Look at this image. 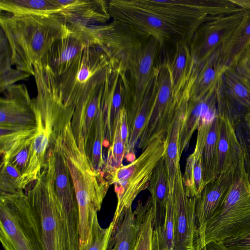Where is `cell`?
Returning <instances> with one entry per match:
<instances>
[{"label":"cell","mask_w":250,"mask_h":250,"mask_svg":"<svg viewBox=\"0 0 250 250\" xmlns=\"http://www.w3.org/2000/svg\"><path fill=\"white\" fill-rule=\"evenodd\" d=\"M235 128L244 153L246 169L250 180V140L244 130L242 119L235 123Z\"/></svg>","instance_id":"f35d334b"},{"label":"cell","mask_w":250,"mask_h":250,"mask_svg":"<svg viewBox=\"0 0 250 250\" xmlns=\"http://www.w3.org/2000/svg\"><path fill=\"white\" fill-rule=\"evenodd\" d=\"M234 68L250 82V48L244 53Z\"/></svg>","instance_id":"60d3db41"},{"label":"cell","mask_w":250,"mask_h":250,"mask_svg":"<svg viewBox=\"0 0 250 250\" xmlns=\"http://www.w3.org/2000/svg\"><path fill=\"white\" fill-rule=\"evenodd\" d=\"M0 29L10 47L13 65L33 76L53 43L70 29L57 14L15 15L1 12Z\"/></svg>","instance_id":"7a4b0ae2"},{"label":"cell","mask_w":250,"mask_h":250,"mask_svg":"<svg viewBox=\"0 0 250 250\" xmlns=\"http://www.w3.org/2000/svg\"><path fill=\"white\" fill-rule=\"evenodd\" d=\"M146 203L139 202L135 210L128 208L114 228L109 250H134Z\"/></svg>","instance_id":"d4e9b609"},{"label":"cell","mask_w":250,"mask_h":250,"mask_svg":"<svg viewBox=\"0 0 250 250\" xmlns=\"http://www.w3.org/2000/svg\"><path fill=\"white\" fill-rule=\"evenodd\" d=\"M194 63L190 78L189 98L193 100L201 99L216 89L230 67L219 49L202 63Z\"/></svg>","instance_id":"603a6c76"},{"label":"cell","mask_w":250,"mask_h":250,"mask_svg":"<svg viewBox=\"0 0 250 250\" xmlns=\"http://www.w3.org/2000/svg\"><path fill=\"white\" fill-rule=\"evenodd\" d=\"M90 44L99 47L112 68L129 72L142 43L138 36L124 24L114 21L109 24L81 28Z\"/></svg>","instance_id":"30bf717a"},{"label":"cell","mask_w":250,"mask_h":250,"mask_svg":"<svg viewBox=\"0 0 250 250\" xmlns=\"http://www.w3.org/2000/svg\"><path fill=\"white\" fill-rule=\"evenodd\" d=\"M237 6L246 11H250V0H230Z\"/></svg>","instance_id":"f6af8a7d"},{"label":"cell","mask_w":250,"mask_h":250,"mask_svg":"<svg viewBox=\"0 0 250 250\" xmlns=\"http://www.w3.org/2000/svg\"><path fill=\"white\" fill-rule=\"evenodd\" d=\"M61 7L57 13L71 30L103 25L109 21L108 1L104 0H56Z\"/></svg>","instance_id":"ac0fdd59"},{"label":"cell","mask_w":250,"mask_h":250,"mask_svg":"<svg viewBox=\"0 0 250 250\" xmlns=\"http://www.w3.org/2000/svg\"><path fill=\"white\" fill-rule=\"evenodd\" d=\"M127 148L122 139L119 116L109 146L107 157L102 171L105 178L115 170L123 166V161L126 155Z\"/></svg>","instance_id":"e575fe53"},{"label":"cell","mask_w":250,"mask_h":250,"mask_svg":"<svg viewBox=\"0 0 250 250\" xmlns=\"http://www.w3.org/2000/svg\"><path fill=\"white\" fill-rule=\"evenodd\" d=\"M219 118L218 114L210 123L203 149V178L205 186L218 176V140Z\"/></svg>","instance_id":"4dcf8cb0"},{"label":"cell","mask_w":250,"mask_h":250,"mask_svg":"<svg viewBox=\"0 0 250 250\" xmlns=\"http://www.w3.org/2000/svg\"><path fill=\"white\" fill-rule=\"evenodd\" d=\"M200 250H231L223 242L212 241L206 244Z\"/></svg>","instance_id":"7bdbcfd3"},{"label":"cell","mask_w":250,"mask_h":250,"mask_svg":"<svg viewBox=\"0 0 250 250\" xmlns=\"http://www.w3.org/2000/svg\"><path fill=\"white\" fill-rule=\"evenodd\" d=\"M156 80V66L153 76L147 87L144 99L132 116L127 119L129 138L125 158L129 162L135 159L134 150L150 113L153 101Z\"/></svg>","instance_id":"4316f807"},{"label":"cell","mask_w":250,"mask_h":250,"mask_svg":"<svg viewBox=\"0 0 250 250\" xmlns=\"http://www.w3.org/2000/svg\"><path fill=\"white\" fill-rule=\"evenodd\" d=\"M0 99V135L25 132L37 127L33 99L25 84L12 85Z\"/></svg>","instance_id":"5bb4252c"},{"label":"cell","mask_w":250,"mask_h":250,"mask_svg":"<svg viewBox=\"0 0 250 250\" xmlns=\"http://www.w3.org/2000/svg\"><path fill=\"white\" fill-rule=\"evenodd\" d=\"M167 143V137L154 140L143 149L139 157L105 177L110 185H113L117 197L112 220L114 228L121 216L132 207L137 196L148 188L155 167L166 153Z\"/></svg>","instance_id":"8992f818"},{"label":"cell","mask_w":250,"mask_h":250,"mask_svg":"<svg viewBox=\"0 0 250 250\" xmlns=\"http://www.w3.org/2000/svg\"><path fill=\"white\" fill-rule=\"evenodd\" d=\"M109 13L114 21L124 24L137 36L152 37L160 46L166 42L188 41L184 34L153 12L133 4L130 0L108 1Z\"/></svg>","instance_id":"8fae6325"},{"label":"cell","mask_w":250,"mask_h":250,"mask_svg":"<svg viewBox=\"0 0 250 250\" xmlns=\"http://www.w3.org/2000/svg\"><path fill=\"white\" fill-rule=\"evenodd\" d=\"M249 232L250 180L242 148L232 181L218 209L205 227L198 250L211 242H224Z\"/></svg>","instance_id":"5b68a950"},{"label":"cell","mask_w":250,"mask_h":250,"mask_svg":"<svg viewBox=\"0 0 250 250\" xmlns=\"http://www.w3.org/2000/svg\"><path fill=\"white\" fill-rule=\"evenodd\" d=\"M207 133L197 131L193 152L187 159L184 174V187L188 197H197L205 187L203 178V149Z\"/></svg>","instance_id":"83f0119b"},{"label":"cell","mask_w":250,"mask_h":250,"mask_svg":"<svg viewBox=\"0 0 250 250\" xmlns=\"http://www.w3.org/2000/svg\"><path fill=\"white\" fill-rule=\"evenodd\" d=\"M22 174L8 159L2 158L0 164V193H13L23 190L21 187Z\"/></svg>","instance_id":"d590c367"},{"label":"cell","mask_w":250,"mask_h":250,"mask_svg":"<svg viewBox=\"0 0 250 250\" xmlns=\"http://www.w3.org/2000/svg\"><path fill=\"white\" fill-rule=\"evenodd\" d=\"M111 67L103 51L89 44L80 59L67 71L59 77L55 75L64 104L74 108L84 96L105 81Z\"/></svg>","instance_id":"ba28073f"},{"label":"cell","mask_w":250,"mask_h":250,"mask_svg":"<svg viewBox=\"0 0 250 250\" xmlns=\"http://www.w3.org/2000/svg\"><path fill=\"white\" fill-rule=\"evenodd\" d=\"M0 193V240L4 250H45L24 190Z\"/></svg>","instance_id":"52a82bcc"},{"label":"cell","mask_w":250,"mask_h":250,"mask_svg":"<svg viewBox=\"0 0 250 250\" xmlns=\"http://www.w3.org/2000/svg\"><path fill=\"white\" fill-rule=\"evenodd\" d=\"M30 210L45 250H70L55 189L54 159L49 147L37 179L26 188Z\"/></svg>","instance_id":"277c9868"},{"label":"cell","mask_w":250,"mask_h":250,"mask_svg":"<svg viewBox=\"0 0 250 250\" xmlns=\"http://www.w3.org/2000/svg\"><path fill=\"white\" fill-rule=\"evenodd\" d=\"M222 84L201 99L193 100L189 98L180 132L179 146L181 156L197 129L202 117L217 108L218 91Z\"/></svg>","instance_id":"cb8c5ba5"},{"label":"cell","mask_w":250,"mask_h":250,"mask_svg":"<svg viewBox=\"0 0 250 250\" xmlns=\"http://www.w3.org/2000/svg\"><path fill=\"white\" fill-rule=\"evenodd\" d=\"M89 44L82 29L71 30L53 43L42 62L46 63L54 75L59 77L80 59Z\"/></svg>","instance_id":"ffe728a7"},{"label":"cell","mask_w":250,"mask_h":250,"mask_svg":"<svg viewBox=\"0 0 250 250\" xmlns=\"http://www.w3.org/2000/svg\"><path fill=\"white\" fill-rule=\"evenodd\" d=\"M119 119L122 139L127 148L129 138V130L127 112L125 107L121 109L119 114Z\"/></svg>","instance_id":"b9f144b4"},{"label":"cell","mask_w":250,"mask_h":250,"mask_svg":"<svg viewBox=\"0 0 250 250\" xmlns=\"http://www.w3.org/2000/svg\"><path fill=\"white\" fill-rule=\"evenodd\" d=\"M169 63L174 95L178 99L190 78L195 64L187 42H175L173 59Z\"/></svg>","instance_id":"f1b7e54d"},{"label":"cell","mask_w":250,"mask_h":250,"mask_svg":"<svg viewBox=\"0 0 250 250\" xmlns=\"http://www.w3.org/2000/svg\"><path fill=\"white\" fill-rule=\"evenodd\" d=\"M0 11L15 15H52L61 8L56 0H0Z\"/></svg>","instance_id":"1f68e13d"},{"label":"cell","mask_w":250,"mask_h":250,"mask_svg":"<svg viewBox=\"0 0 250 250\" xmlns=\"http://www.w3.org/2000/svg\"><path fill=\"white\" fill-rule=\"evenodd\" d=\"M54 159V185L72 249L80 246L79 211L71 175L56 132L50 144Z\"/></svg>","instance_id":"7c38bea8"},{"label":"cell","mask_w":250,"mask_h":250,"mask_svg":"<svg viewBox=\"0 0 250 250\" xmlns=\"http://www.w3.org/2000/svg\"><path fill=\"white\" fill-rule=\"evenodd\" d=\"M33 77L37 91L33 98L37 129L29 163L22 175L21 187L23 190L39 175L53 135L69 107L63 103L55 76L46 64L36 65Z\"/></svg>","instance_id":"3957f363"},{"label":"cell","mask_w":250,"mask_h":250,"mask_svg":"<svg viewBox=\"0 0 250 250\" xmlns=\"http://www.w3.org/2000/svg\"><path fill=\"white\" fill-rule=\"evenodd\" d=\"M181 170L178 173L174 190L173 250H198L195 213L196 197H188L184 187Z\"/></svg>","instance_id":"2e32d148"},{"label":"cell","mask_w":250,"mask_h":250,"mask_svg":"<svg viewBox=\"0 0 250 250\" xmlns=\"http://www.w3.org/2000/svg\"><path fill=\"white\" fill-rule=\"evenodd\" d=\"M236 166L208 183L196 197L195 213L198 246L207 224L218 209L232 181Z\"/></svg>","instance_id":"44dd1931"},{"label":"cell","mask_w":250,"mask_h":250,"mask_svg":"<svg viewBox=\"0 0 250 250\" xmlns=\"http://www.w3.org/2000/svg\"><path fill=\"white\" fill-rule=\"evenodd\" d=\"M250 48V11L245 10L241 21L219 50L230 67H234Z\"/></svg>","instance_id":"f546056e"},{"label":"cell","mask_w":250,"mask_h":250,"mask_svg":"<svg viewBox=\"0 0 250 250\" xmlns=\"http://www.w3.org/2000/svg\"><path fill=\"white\" fill-rule=\"evenodd\" d=\"M126 73L111 67L105 81L104 106L106 141L111 144L114 130L122 108L126 107L131 99L130 88Z\"/></svg>","instance_id":"d6986e66"},{"label":"cell","mask_w":250,"mask_h":250,"mask_svg":"<svg viewBox=\"0 0 250 250\" xmlns=\"http://www.w3.org/2000/svg\"><path fill=\"white\" fill-rule=\"evenodd\" d=\"M72 115L63 119L56 131L68 167L79 211L80 250H86L89 240L93 216L99 211L110 185L103 171L94 169L85 151L79 147L72 127Z\"/></svg>","instance_id":"6da1fadb"},{"label":"cell","mask_w":250,"mask_h":250,"mask_svg":"<svg viewBox=\"0 0 250 250\" xmlns=\"http://www.w3.org/2000/svg\"><path fill=\"white\" fill-rule=\"evenodd\" d=\"M12 53L7 40L0 29V92L30 75L12 67Z\"/></svg>","instance_id":"836d02e7"},{"label":"cell","mask_w":250,"mask_h":250,"mask_svg":"<svg viewBox=\"0 0 250 250\" xmlns=\"http://www.w3.org/2000/svg\"><path fill=\"white\" fill-rule=\"evenodd\" d=\"M245 10L210 16L194 33L189 44L193 61L199 64L219 49L241 21Z\"/></svg>","instance_id":"4fadbf2b"},{"label":"cell","mask_w":250,"mask_h":250,"mask_svg":"<svg viewBox=\"0 0 250 250\" xmlns=\"http://www.w3.org/2000/svg\"><path fill=\"white\" fill-rule=\"evenodd\" d=\"M105 95V81L84 96L74 108L71 120L73 131L77 144L84 143L85 151L95 119L104 107Z\"/></svg>","instance_id":"7402d4cb"},{"label":"cell","mask_w":250,"mask_h":250,"mask_svg":"<svg viewBox=\"0 0 250 250\" xmlns=\"http://www.w3.org/2000/svg\"><path fill=\"white\" fill-rule=\"evenodd\" d=\"M159 46H161L158 41L150 37L142 44L136 54L132 67L129 72L132 82L131 99L125 108L127 119L134 113L144 99L154 73V62Z\"/></svg>","instance_id":"e0dca14e"},{"label":"cell","mask_w":250,"mask_h":250,"mask_svg":"<svg viewBox=\"0 0 250 250\" xmlns=\"http://www.w3.org/2000/svg\"><path fill=\"white\" fill-rule=\"evenodd\" d=\"M112 221L108 227L102 228L99 224L97 212L93 216L91 238L86 250H109L114 229Z\"/></svg>","instance_id":"74e56055"},{"label":"cell","mask_w":250,"mask_h":250,"mask_svg":"<svg viewBox=\"0 0 250 250\" xmlns=\"http://www.w3.org/2000/svg\"><path fill=\"white\" fill-rule=\"evenodd\" d=\"M223 87L232 100L250 111V82L234 67H230L225 73Z\"/></svg>","instance_id":"d6a6232c"},{"label":"cell","mask_w":250,"mask_h":250,"mask_svg":"<svg viewBox=\"0 0 250 250\" xmlns=\"http://www.w3.org/2000/svg\"><path fill=\"white\" fill-rule=\"evenodd\" d=\"M181 31L189 44L199 26L209 17L199 11L197 0H130Z\"/></svg>","instance_id":"9a60e30c"},{"label":"cell","mask_w":250,"mask_h":250,"mask_svg":"<svg viewBox=\"0 0 250 250\" xmlns=\"http://www.w3.org/2000/svg\"><path fill=\"white\" fill-rule=\"evenodd\" d=\"M231 250H250V232L224 242Z\"/></svg>","instance_id":"ab89813d"},{"label":"cell","mask_w":250,"mask_h":250,"mask_svg":"<svg viewBox=\"0 0 250 250\" xmlns=\"http://www.w3.org/2000/svg\"><path fill=\"white\" fill-rule=\"evenodd\" d=\"M242 123L245 132L250 140V111L245 114L242 118Z\"/></svg>","instance_id":"ee69618b"},{"label":"cell","mask_w":250,"mask_h":250,"mask_svg":"<svg viewBox=\"0 0 250 250\" xmlns=\"http://www.w3.org/2000/svg\"><path fill=\"white\" fill-rule=\"evenodd\" d=\"M168 60L156 66V89L151 111L137 145L144 149L157 138H166L179 108L182 95L175 98Z\"/></svg>","instance_id":"9c48e42d"},{"label":"cell","mask_w":250,"mask_h":250,"mask_svg":"<svg viewBox=\"0 0 250 250\" xmlns=\"http://www.w3.org/2000/svg\"><path fill=\"white\" fill-rule=\"evenodd\" d=\"M146 203V208L141 221L134 250H152L153 211L150 197Z\"/></svg>","instance_id":"8d00e7d4"},{"label":"cell","mask_w":250,"mask_h":250,"mask_svg":"<svg viewBox=\"0 0 250 250\" xmlns=\"http://www.w3.org/2000/svg\"><path fill=\"white\" fill-rule=\"evenodd\" d=\"M153 211V231L161 230L165 221L168 195L167 178L164 157L155 167L148 186Z\"/></svg>","instance_id":"484cf974"}]
</instances>
